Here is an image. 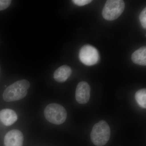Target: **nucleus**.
<instances>
[{"label":"nucleus","mask_w":146,"mask_h":146,"mask_svg":"<svg viewBox=\"0 0 146 146\" xmlns=\"http://www.w3.org/2000/svg\"><path fill=\"white\" fill-rule=\"evenodd\" d=\"M131 60L133 63L137 65L146 66V46L141 47L134 52L131 55Z\"/></svg>","instance_id":"9d476101"},{"label":"nucleus","mask_w":146,"mask_h":146,"mask_svg":"<svg viewBox=\"0 0 146 146\" xmlns=\"http://www.w3.org/2000/svg\"><path fill=\"white\" fill-rule=\"evenodd\" d=\"M90 87L86 82H79L76 91V99L80 104H85L89 101L90 97Z\"/></svg>","instance_id":"423d86ee"},{"label":"nucleus","mask_w":146,"mask_h":146,"mask_svg":"<svg viewBox=\"0 0 146 146\" xmlns=\"http://www.w3.org/2000/svg\"><path fill=\"white\" fill-rule=\"evenodd\" d=\"M135 99L138 104L143 108H146V90L145 89H140L135 94Z\"/></svg>","instance_id":"9b49d317"},{"label":"nucleus","mask_w":146,"mask_h":146,"mask_svg":"<svg viewBox=\"0 0 146 146\" xmlns=\"http://www.w3.org/2000/svg\"><path fill=\"white\" fill-rule=\"evenodd\" d=\"M125 7V4L123 1L108 0L103 9V17L107 21H114L121 15Z\"/></svg>","instance_id":"20e7f679"},{"label":"nucleus","mask_w":146,"mask_h":146,"mask_svg":"<svg viewBox=\"0 0 146 146\" xmlns=\"http://www.w3.org/2000/svg\"><path fill=\"white\" fill-rule=\"evenodd\" d=\"M79 57L82 63L87 66L96 64L100 60V55L96 48L90 45H84L80 51Z\"/></svg>","instance_id":"39448f33"},{"label":"nucleus","mask_w":146,"mask_h":146,"mask_svg":"<svg viewBox=\"0 0 146 146\" xmlns=\"http://www.w3.org/2000/svg\"><path fill=\"white\" fill-rule=\"evenodd\" d=\"M45 117L48 121L54 124H62L67 117L66 110L62 106L56 103L48 105L44 110Z\"/></svg>","instance_id":"7ed1b4c3"},{"label":"nucleus","mask_w":146,"mask_h":146,"mask_svg":"<svg viewBox=\"0 0 146 146\" xmlns=\"http://www.w3.org/2000/svg\"><path fill=\"white\" fill-rule=\"evenodd\" d=\"M71 68L68 65H64L58 68L54 74V78L59 82H65L72 74Z\"/></svg>","instance_id":"1a4fd4ad"},{"label":"nucleus","mask_w":146,"mask_h":146,"mask_svg":"<svg viewBox=\"0 0 146 146\" xmlns=\"http://www.w3.org/2000/svg\"><path fill=\"white\" fill-rule=\"evenodd\" d=\"M24 136L21 131L13 129L9 131L4 138L5 146H23Z\"/></svg>","instance_id":"0eeeda50"},{"label":"nucleus","mask_w":146,"mask_h":146,"mask_svg":"<svg viewBox=\"0 0 146 146\" xmlns=\"http://www.w3.org/2000/svg\"><path fill=\"white\" fill-rule=\"evenodd\" d=\"M73 2L78 6H82L89 4L92 2L91 0H73Z\"/></svg>","instance_id":"4468645a"},{"label":"nucleus","mask_w":146,"mask_h":146,"mask_svg":"<svg viewBox=\"0 0 146 146\" xmlns=\"http://www.w3.org/2000/svg\"><path fill=\"white\" fill-rule=\"evenodd\" d=\"M18 120V116L15 111L10 109H4L0 111V120L5 126L13 124Z\"/></svg>","instance_id":"6e6552de"},{"label":"nucleus","mask_w":146,"mask_h":146,"mask_svg":"<svg viewBox=\"0 0 146 146\" xmlns=\"http://www.w3.org/2000/svg\"><path fill=\"white\" fill-rule=\"evenodd\" d=\"M29 82L26 80H18L9 86L5 90L3 98L6 102L19 100L24 98L27 94Z\"/></svg>","instance_id":"f257e3e1"},{"label":"nucleus","mask_w":146,"mask_h":146,"mask_svg":"<svg viewBox=\"0 0 146 146\" xmlns=\"http://www.w3.org/2000/svg\"><path fill=\"white\" fill-rule=\"evenodd\" d=\"M139 20L141 25L145 29H146V8H145L141 11L139 16Z\"/></svg>","instance_id":"f8f14e48"},{"label":"nucleus","mask_w":146,"mask_h":146,"mask_svg":"<svg viewBox=\"0 0 146 146\" xmlns=\"http://www.w3.org/2000/svg\"><path fill=\"white\" fill-rule=\"evenodd\" d=\"M110 136V129L108 124L104 120L96 123L92 129L91 139L97 146H102L107 143Z\"/></svg>","instance_id":"f03ea898"},{"label":"nucleus","mask_w":146,"mask_h":146,"mask_svg":"<svg viewBox=\"0 0 146 146\" xmlns=\"http://www.w3.org/2000/svg\"><path fill=\"white\" fill-rule=\"evenodd\" d=\"M11 2L10 0H0V11L4 10L8 8Z\"/></svg>","instance_id":"ddd939ff"}]
</instances>
